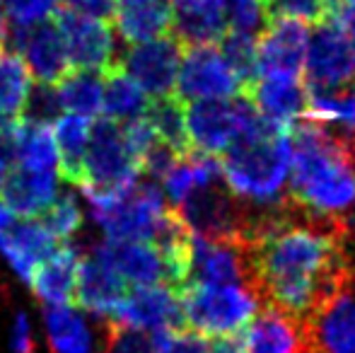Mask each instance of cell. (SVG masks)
I'll return each instance as SVG.
<instances>
[{"label": "cell", "instance_id": "obj_1", "mask_svg": "<svg viewBox=\"0 0 355 353\" xmlns=\"http://www.w3.org/2000/svg\"><path fill=\"white\" fill-rule=\"evenodd\" d=\"M343 237L341 227L302 216L288 198L266 206L247 245L254 293L304 320L353 271Z\"/></svg>", "mask_w": 355, "mask_h": 353}, {"label": "cell", "instance_id": "obj_2", "mask_svg": "<svg viewBox=\"0 0 355 353\" xmlns=\"http://www.w3.org/2000/svg\"><path fill=\"white\" fill-rule=\"evenodd\" d=\"M290 148L288 201L302 216L348 232L355 208V133L302 119L290 126Z\"/></svg>", "mask_w": 355, "mask_h": 353}, {"label": "cell", "instance_id": "obj_3", "mask_svg": "<svg viewBox=\"0 0 355 353\" xmlns=\"http://www.w3.org/2000/svg\"><path fill=\"white\" fill-rule=\"evenodd\" d=\"M290 165V126L268 121L261 114L220 155L230 191L257 206H278L288 198Z\"/></svg>", "mask_w": 355, "mask_h": 353}, {"label": "cell", "instance_id": "obj_4", "mask_svg": "<svg viewBox=\"0 0 355 353\" xmlns=\"http://www.w3.org/2000/svg\"><path fill=\"white\" fill-rule=\"evenodd\" d=\"M179 298L184 325L201 336L242 334L261 310V298L249 286H187Z\"/></svg>", "mask_w": 355, "mask_h": 353}, {"label": "cell", "instance_id": "obj_5", "mask_svg": "<svg viewBox=\"0 0 355 353\" xmlns=\"http://www.w3.org/2000/svg\"><path fill=\"white\" fill-rule=\"evenodd\" d=\"M143 175L141 162L128 150L123 128L112 119H94L85 157V182L80 189L102 193H123Z\"/></svg>", "mask_w": 355, "mask_h": 353}, {"label": "cell", "instance_id": "obj_6", "mask_svg": "<svg viewBox=\"0 0 355 353\" xmlns=\"http://www.w3.org/2000/svg\"><path fill=\"white\" fill-rule=\"evenodd\" d=\"M259 117L244 94L232 99H203L187 107V131L191 148L203 155L218 157L234 143V138Z\"/></svg>", "mask_w": 355, "mask_h": 353}, {"label": "cell", "instance_id": "obj_7", "mask_svg": "<svg viewBox=\"0 0 355 353\" xmlns=\"http://www.w3.org/2000/svg\"><path fill=\"white\" fill-rule=\"evenodd\" d=\"M307 353H355V271L302 320Z\"/></svg>", "mask_w": 355, "mask_h": 353}, {"label": "cell", "instance_id": "obj_8", "mask_svg": "<svg viewBox=\"0 0 355 353\" xmlns=\"http://www.w3.org/2000/svg\"><path fill=\"white\" fill-rule=\"evenodd\" d=\"M304 73L309 92H341L353 85L355 53L346 29L331 22L317 24L307 44Z\"/></svg>", "mask_w": 355, "mask_h": 353}, {"label": "cell", "instance_id": "obj_9", "mask_svg": "<svg viewBox=\"0 0 355 353\" xmlns=\"http://www.w3.org/2000/svg\"><path fill=\"white\" fill-rule=\"evenodd\" d=\"M53 19H56L63 42H66L71 68L107 73L119 66L121 53L116 49V37H114V29L109 22L83 17V15L71 12L66 8H58Z\"/></svg>", "mask_w": 355, "mask_h": 353}, {"label": "cell", "instance_id": "obj_10", "mask_svg": "<svg viewBox=\"0 0 355 353\" xmlns=\"http://www.w3.org/2000/svg\"><path fill=\"white\" fill-rule=\"evenodd\" d=\"M174 94L182 102L232 99L242 94V85L220 46H189L184 49Z\"/></svg>", "mask_w": 355, "mask_h": 353}, {"label": "cell", "instance_id": "obj_11", "mask_svg": "<svg viewBox=\"0 0 355 353\" xmlns=\"http://www.w3.org/2000/svg\"><path fill=\"white\" fill-rule=\"evenodd\" d=\"M182 44L172 34H164V37H157L153 42L128 46L119 58V66L153 99L172 97L177 92V76L179 66H182Z\"/></svg>", "mask_w": 355, "mask_h": 353}, {"label": "cell", "instance_id": "obj_12", "mask_svg": "<svg viewBox=\"0 0 355 353\" xmlns=\"http://www.w3.org/2000/svg\"><path fill=\"white\" fill-rule=\"evenodd\" d=\"M309 29L295 19H271L257 44V78H302Z\"/></svg>", "mask_w": 355, "mask_h": 353}, {"label": "cell", "instance_id": "obj_13", "mask_svg": "<svg viewBox=\"0 0 355 353\" xmlns=\"http://www.w3.org/2000/svg\"><path fill=\"white\" fill-rule=\"evenodd\" d=\"M189 286H249L252 288V268H249L247 247L230 245V242H215V240H206V237L193 235Z\"/></svg>", "mask_w": 355, "mask_h": 353}, {"label": "cell", "instance_id": "obj_14", "mask_svg": "<svg viewBox=\"0 0 355 353\" xmlns=\"http://www.w3.org/2000/svg\"><path fill=\"white\" fill-rule=\"evenodd\" d=\"M112 322L136 327V329L150 332V334L153 332L187 329V325H184L182 298L169 286L133 288Z\"/></svg>", "mask_w": 355, "mask_h": 353}, {"label": "cell", "instance_id": "obj_15", "mask_svg": "<svg viewBox=\"0 0 355 353\" xmlns=\"http://www.w3.org/2000/svg\"><path fill=\"white\" fill-rule=\"evenodd\" d=\"M128 293H131L128 283L112 266L104 264L94 250L80 257L78 283H75V305L78 307L94 317L114 320Z\"/></svg>", "mask_w": 355, "mask_h": 353}, {"label": "cell", "instance_id": "obj_16", "mask_svg": "<svg viewBox=\"0 0 355 353\" xmlns=\"http://www.w3.org/2000/svg\"><path fill=\"white\" fill-rule=\"evenodd\" d=\"M58 242L37 218L15 216L12 223L0 227V255L24 283L32 281L34 268L58 250Z\"/></svg>", "mask_w": 355, "mask_h": 353}, {"label": "cell", "instance_id": "obj_17", "mask_svg": "<svg viewBox=\"0 0 355 353\" xmlns=\"http://www.w3.org/2000/svg\"><path fill=\"white\" fill-rule=\"evenodd\" d=\"M107 266H112L128 286H169L162 255L153 242H102L92 247ZM172 288V286H169Z\"/></svg>", "mask_w": 355, "mask_h": 353}, {"label": "cell", "instance_id": "obj_18", "mask_svg": "<svg viewBox=\"0 0 355 353\" xmlns=\"http://www.w3.org/2000/svg\"><path fill=\"white\" fill-rule=\"evenodd\" d=\"M242 94L263 119L283 126H293L295 119L304 117L307 112L309 94L302 78H257Z\"/></svg>", "mask_w": 355, "mask_h": 353}, {"label": "cell", "instance_id": "obj_19", "mask_svg": "<svg viewBox=\"0 0 355 353\" xmlns=\"http://www.w3.org/2000/svg\"><path fill=\"white\" fill-rule=\"evenodd\" d=\"M244 341L247 353H307L302 320L266 302L244 329Z\"/></svg>", "mask_w": 355, "mask_h": 353}, {"label": "cell", "instance_id": "obj_20", "mask_svg": "<svg viewBox=\"0 0 355 353\" xmlns=\"http://www.w3.org/2000/svg\"><path fill=\"white\" fill-rule=\"evenodd\" d=\"M169 34L189 46H218L227 34V22L211 0H169Z\"/></svg>", "mask_w": 355, "mask_h": 353}, {"label": "cell", "instance_id": "obj_21", "mask_svg": "<svg viewBox=\"0 0 355 353\" xmlns=\"http://www.w3.org/2000/svg\"><path fill=\"white\" fill-rule=\"evenodd\" d=\"M22 56L29 76L37 83L58 85L71 73L66 42H63L56 19H44L29 29Z\"/></svg>", "mask_w": 355, "mask_h": 353}, {"label": "cell", "instance_id": "obj_22", "mask_svg": "<svg viewBox=\"0 0 355 353\" xmlns=\"http://www.w3.org/2000/svg\"><path fill=\"white\" fill-rule=\"evenodd\" d=\"M58 172L29 170L17 165L5 177L0 196L15 216L39 218L58 198Z\"/></svg>", "mask_w": 355, "mask_h": 353}, {"label": "cell", "instance_id": "obj_23", "mask_svg": "<svg viewBox=\"0 0 355 353\" xmlns=\"http://www.w3.org/2000/svg\"><path fill=\"white\" fill-rule=\"evenodd\" d=\"M78 247L61 245L49 259L34 268L29 281L34 295L44 305H73L75 302V283H78Z\"/></svg>", "mask_w": 355, "mask_h": 353}, {"label": "cell", "instance_id": "obj_24", "mask_svg": "<svg viewBox=\"0 0 355 353\" xmlns=\"http://www.w3.org/2000/svg\"><path fill=\"white\" fill-rule=\"evenodd\" d=\"M116 32L126 44L153 42L157 37L169 34V0H131L116 5Z\"/></svg>", "mask_w": 355, "mask_h": 353}, {"label": "cell", "instance_id": "obj_25", "mask_svg": "<svg viewBox=\"0 0 355 353\" xmlns=\"http://www.w3.org/2000/svg\"><path fill=\"white\" fill-rule=\"evenodd\" d=\"M89 119L61 114L53 121V138L58 148V175L68 184L83 187L85 182V157L89 146Z\"/></svg>", "mask_w": 355, "mask_h": 353}, {"label": "cell", "instance_id": "obj_26", "mask_svg": "<svg viewBox=\"0 0 355 353\" xmlns=\"http://www.w3.org/2000/svg\"><path fill=\"white\" fill-rule=\"evenodd\" d=\"M44 327L53 353H94L92 327L73 305H46Z\"/></svg>", "mask_w": 355, "mask_h": 353}, {"label": "cell", "instance_id": "obj_27", "mask_svg": "<svg viewBox=\"0 0 355 353\" xmlns=\"http://www.w3.org/2000/svg\"><path fill=\"white\" fill-rule=\"evenodd\" d=\"M145 117H148L150 126L157 133L159 143H164V146L177 153L179 157L191 155L193 148H191L189 131H187V107H184V102L177 94L150 99Z\"/></svg>", "mask_w": 355, "mask_h": 353}, {"label": "cell", "instance_id": "obj_28", "mask_svg": "<svg viewBox=\"0 0 355 353\" xmlns=\"http://www.w3.org/2000/svg\"><path fill=\"white\" fill-rule=\"evenodd\" d=\"M56 92L66 114L94 119L102 114L104 104V73L71 71L56 85Z\"/></svg>", "mask_w": 355, "mask_h": 353}, {"label": "cell", "instance_id": "obj_29", "mask_svg": "<svg viewBox=\"0 0 355 353\" xmlns=\"http://www.w3.org/2000/svg\"><path fill=\"white\" fill-rule=\"evenodd\" d=\"M148 94L121 66L104 73V104L102 112L112 121H131L148 112Z\"/></svg>", "mask_w": 355, "mask_h": 353}, {"label": "cell", "instance_id": "obj_30", "mask_svg": "<svg viewBox=\"0 0 355 353\" xmlns=\"http://www.w3.org/2000/svg\"><path fill=\"white\" fill-rule=\"evenodd\" d=\"M17 165L29 167V170L58 172V148L56 138H53V128L49 123H32L19 119Z\"/></svg>", "mask_w": 355, "mask_h": 353}, {"label": "cell", "instance_id": "obj_31", "mask_svg": "<svg viewBox=\"0 0 355 353\" xmlns=\"http://www.w3.org/2000/svg\"><path fill=\"white\" fill-rule=\"evenodd\" d=\"M32 76L17 53L0 51V117L19 119L27 102Z\"/></svg>", "mask_w": 355, "mask_h": 353}, {"label": "cell", "instance_id": "obj_32", "mask_svg": "<svg viewBox=\"0 0 355 353\" xmlns=\"http://www.w3.org/2000/svg\"><path fill=\"white\" fill-rule=\"evenodd\" d=\"M211 3L223 12L227 32L259 39L268 27V12L263 0H211Z\"/></svg>", "mask_w": 355, "mask_h": 353}, {"label": "cell", "instance_id": "obj_33", "mask_svg": "<svg viewBox=\"0 0 355 353\" xmlns=\"http://www.w3.org/2000/svg\"><path fill=\"white\" fill-rule=\"evenodd\" d=\"M42 223L56 237L58 245H66L71 237H75V232L83 227V208H80L78 196L73 191L58 193V198L42 216Z\"/></svg>", "mask_w": 355, "mask_h": 353}, {"label": "cell", "instance_id": "obj_34", "mask_svg": "<svg viewBox=\"0 0 355 353\" xmlns=\"http://www.w3.org/2000/svg\"><path fill=\"white\" fill-rule=\"evenodd\" d=\"M104 353H157V346H155V336L150 332L107 320Z\"/></svg>", "mask_w": 355, "mask_h": 353}, {"label": "cell", "instance_id": "obj_35", "mask_svg": "<svg viewBox=\"0 0 355 353\" xmlns=\"http://www.w3.org/2000/svg\"><path fill=\"white\" fill-rule=\"evenodd\" d=\"M63 114L61 99H58L56 85H46V83H32L27 94V102H24V109L19 114V119L32 123H51L56 121Z\"/></svg>", "mask_w": 355, "mask_h": 353}, {"label": "cell", "instance_id": "obj_36", "mask_svg": "<svg viewBox=\"0 0 355 353\" xmlns=\"http://www.w3.org/2000/svg\"><path fill=\"white\" fill-rule=\"evenodd\" d=\"M271 19H295L322 24L327 19V0H263Z\"/></svg>", "mask_w": 355, "mask_h": 353}, {"label": "cell", "instance_id": "obj_37", "mask_svg": "<svg viewBox=\"0 0 355 353\" xmlns=\"http://www.w3.org/2000/svg\"><path fill=\"white\" fill-rule=\"evenodd\" d=\"M0 10L8 22L19 27H34L56 15L58 0H0Z\"/></svg>", "mask_w": 355, "mask_h": 353}, {"label": "cell", "instance_id": "obj_38", "mask_svg": "<svg viewBox=\"0 0 355 353\" xmlns=\"http://www.w3.org/2000/svg\"><path fill=\"white\" fill-rule=\"evenodd\" d=\"M157 353H213L211 339L193 334L189 329L182 332H153Z\"/></svg>", "mask_w": 355, "mask_h": 353}, {"label": "cell", "instance_id": "obj_39", "mask_svg": "<svg viewBox=\"0 0 355 353\" xmlns=\"http://www.w3.org/2000/svg\"><path fill=\"white\" fill-rule=\"evenodd\" d=\"M121 128H123V138H126L128 150H131L133 157L141 162V170H143V157L148 155V153L153 150L155 143H157V133H155V128L150 126L148 117L131 119V121H126V126H121Z\"/></svg>", "mask_w": 355, "mask_h": 353}, {"label": "cell", "instance_id": "obj_40", "mask_svg": "<svg viewBox=\"0 0 355 353\" xmlns=\"http://www.w3.org/2000/svg\"><path fill=\"white\" fill-rule=\"evenodd\" d=\"M61 8L78 12L83 17H92V19H114L116 15V0H58Z\"/></svg>", "mask_w": 355, "mask_h": 353}, {"label": "cell", "instance_id": "obj_41", "mask_svg": "<svg viewBox=\"0 0 355 353\" xmlns=\"http://www.w3.org/2000/svg\"><path fill=\"white\" fill-rule=\"evenodd\" d=\"M10 349L12 353H34V336L32 325L24 312H17L12 322V332H10Z\"/></svg>", "mask_w": 355, "mask_h": 353}, {"label": "cell", "instance_id": "obj_42", "mask_svg": "<svg viewBox=\"0 0 355 353\" xmlns=\"http://www.w3.org/2000/svg\"><path fill=\"white\" fill-rule=\"evenodd\" d=\"M341 29H348L355 22V0H327V19Z\"/></svg>", "mask_w": 355, "mask_h": 353}, {"label": "cell", "instance_id": "obj_43", "mask_svg": "<svg viewBox=\"0 0 355 353\" xmlns=\"http://www.w3.org/2000/svg\"><path fill=\"white\" fill-rule=\"evenodd\" d=\"M346 32H348V39H351V46H353V53H355V22L346 29Z\"/></svg>", "mask_w": 355, "mask_h": 353}, {"label": "cell", "instance_id": "obj_44", "mask_svg": "<svg viewBox=\"0 0 355 353\" xmlns=\"http://www.w3.org/2000/svg\"><path fill=\"white\" fill-rule=\"evenodd\" d=\"M5 177H8V170L0 167V191H3V184H5Z\"/></svg>", "mask_w": 355, "mask_h": 353}, {"label": "cell", "instance_id": "obj_45", "mask_svg": "<svg viewBox=\"0 0 355 353\" xmlns=\"http://www.w3.org/2000/svg\"><path fill=\"white\" fill-rule=\"evenodd\" d=\"M3 24H5V19H3V15H0V51H3Z\"/></svg>", "mask_w": 355, "mask_h": 353}]
</instances>
